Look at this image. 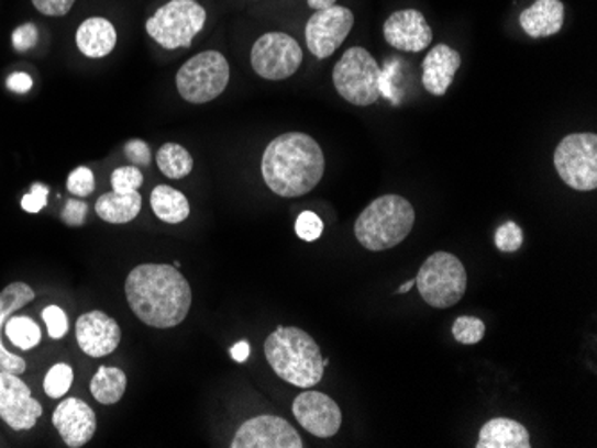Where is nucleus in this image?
<instances>
[{
	"mask_svg": "<svg viewBox=\"0 0 597 448\" xmlns=\"http://www.w3.org/2000/svg\"><path fill=\"white\" fill-rule=\"evenodd\" d=\"M125 296L134 315L156 329H170L187 318L191 288L174 265L147 262L125 279Z\"/></svg>",
	"mask_w": 597,
	"mask_h": 448,
	"instance_id": "1",
	"label": "nucleus"
},
{
	"mask_svg": "<svg viewBox=\"0 0 597 448\" xmlns=\"http://www.w3.org/2000/svg\"><path fill=\"white\" fill-rule=\"evenodd\" d=\"M324 168V153L310 134H281L263 153L265 184L285 199L310 193L321 182Z\"/></svg>",
	"mask_w": 597,
	"mask_h": 448,
	"instance_id": "2",
	"label": "nucleus"
},
{
	"mask_svg": "<svg viewBox=\"0 0 597 448\" xmlns=\"http://www.w3.org/2000/svg\"><path fill=\"white\" fill-rule=\"evenodd\" d=\"M265 358L277 377L297 388H313L324 377V358L316 339L299 327H277L265 341Z\"/></svg>",
	"mask_w": 597,
	"mask_h": 448,
	"instance_id": "3",
	"label": "nucleus"
},
{
	"mask_svg": "<svg viewBox=\"0 0 597 448\" xmlns=\"http://www.w3.org/2000/svg\"><path fill=\"white\" fill-rule=\"evenodd\" d=\"M416 224L413 205L399 195H383L362 211L354 224L358 244L373 253L401 245Z\"/></svg>",
	"mask_w": 597,
	"mask_h": 448,
	"instance_id": "4",
	"label": "nucleus"
},
{
	"mask_svg": "<svg viewBox=\"0 0 597 448\" xmlns=\"http://www.w3.org/2000/svg\"><path fill=\"white\" fill-rule=\"evenodd\" d=\"M417 288L425 304L447 310L458 304L467 291V270L464 262L450 253L431 254L417 273Z\"/></svg>",
	"mask_w": 597,
	"mask_h": 448,
	"instance_id": "5",
	"label": "nucleus"
},
{
	"mask_svg": "<svg viewBox=\"0 0 597 448\" xmlns=\"http://www.w3.org/2000/svg\"><path fill=\"white\" fill-rule=\"evenodd\" d=\"M382 70L364 47H351L333 68V85L339 96L353 105H373L382 97Z\"/></svg>",
	"mask_w": 597,
	"mask_h": 448,
	"instance_id": "6",
	"label": "nucleus"
},
{
	"mask_svg": "<svg viewBox=\"0 0 597 448\" xmlns=\"http://www.w3.org/2000/svg\"><path fill=\"white\" fill-rule=\"evenodd\" d=\"M230 76L228 59L217 51H206L179 68L176 76L177 91L191 104H206L222 96Z\"/></svg>",
	"mask_w": 597,
	"mask_h": 448,
	"instance_id": "7",
	"label": "nucleus"
},
{
	"mask_svg": "<svg viewBox=\"0 0 597 448\" xmlns=\"http://www.w3.org/2000/svg\"><path fill=\"white\" fill-rule=\"evenodd\" d=\"M206 11L196 0H173L147 20V33L163 48L190 47L202 31Z\"/></svg>",
	"mask_w": 597,
	"mask_h": 448,
	"instance_id": "8",
	"label": "nucleus"
},
{
	"mask_svg": "<svg viewBox=\"0 0 597 448\" xmlns=\"http://www.w3.org/2000/svg\"><path fill=\"white\" fill-rule=\"evenodd\" d=\"M554 168L560 179L576 191L597 188V136L574 133L565 136L554 150Z\"/></svg>",
	"mask_w": 597,
	"mask_h": 448,
	"instance_id": "9",
	"label": "nucleus"
},
{
	"mask_svg": "<svg viewBox=\"0 0 597 448\" xmlns=\"http://www.w3.org/2000/svg\"><path fill=\"white\" fill-rule=\"evenodd\" d=\"M254 72L268 81H283L299 70L302 63L301 45L287 33H267L253 45L251 53Z\"/></svg>",
	"mask_w": 597,
	"mask_h": 448,
	"instance_id": "10",
	"label": "nucleus"
},
{
	"mask_svg": "<svg viewBox=\"0 0 597 448\" xmlns=\"http://www.w3.org/2000/svg\"><path fill=\"white\" fill-rule=\"evenodd\" d=\"M354 25L353 11L344 5H331L316 11L307 24V44L319 59L330 58L350 36Z\"/></svg>",
	"mask_w": 597,
	"mask_h": 448,
	"instance_id": "11",
	"label": "nucleus"
},
{
	"mask_svg": "<svg viewBox=\"0 0 597 448\" xmlns=\"http://www.w3.org/2000/svg\"><path fill=\"white\" fill-rule=\"evenodd\" d=\"M233 448H302L301 436L287 419L279 416H254L240 425L234 434Z\"/></svg>",
	"mask_w": 597,
	"mask_h": 448,
	"instance_id": "12",
	"label": "nucleus"
},
{
	"mask_svg": "<svg viewBox=\"0 0 597 448\" xmlns=\"http://www.w3.org/2000/svg\"><path fill=\"white\" fill-rule=\"evenodd\" d=\"M44 410L31 396V390L16 373L0 370V418L11 429H33Z\"/></svg>",
	"mask_w": 597,
	"mask_h": 448,
	"instance_id": "13",
	"label": "nucleus"
},
{
	"mask_svg": "<svg viewBox=\"0 0 597 448\" xmlns=\"http://www.w3.org/2000/svg\"><path fill=\"white\" fill-rule=\"evenodd\" d=\"M302 429L317 438H333L342 427V411L331 396L321 391H302L291 405Z\"/></svg>",
	"mask_w": 597,
	"mask_h": 448,
	"instance_id": "14",
	"label": "nucleus"
},
{
	"mask_svg": "<svg viewBox=\"0 0 597 448\" xmlns=\"http://www.w3.org/2000/svg\"><path fill=\"white\" fill-rule=\"evenodd\" d=\"M76 338L87 356L104 358L108 354L115 352L122 338V331L115 320L102 311H90L77 320Z\"/></svg>",
	"mask_w": 597,
	"mask_h": 448,
	"instance_id": "15",
	"label": "nucleus"
},
{
	"mask_svg": "<svg viewBox=\"0 0 597 448\" xmlns=\"http://www.w3.org/2000/svg\"><path fill=\"white\" fill-rule=\"evenodd\" d=\"M383 36L394 48L405 53H421L430 47L433 31L421 11L401 10L388 16L383 25Z\"/></svg>",
	"mask_w": 597,
	"mask_h": 448,
	"instance_id": "16",
	"label": "nucleus"
},
{
	"mask_svg": "<svg viewBox=\"0 0 597 448\" xmlns=\"http://www.w3.org/2000/svg\"><path fill=\"white\" fill-rule=\"evenodd\" d=\"M53 424L65 445L79 448L87 445L97 429L96 413L81 399H67L54 410Z\"/></svg>",
	"mask_w": 597,
	"mask_h": 448,
	"instance_id": "17",
	"label": "nucleus"
},
{
	"mask_svg": "<svg viewBox=\"0 0 597 448\" xmlns=\"http://www.w3.org/2000/svg\"><path fill=\"white\" fill-rule=\"evenodd\" d=\"M462 58L458 51L450 45H435L422 61V85L425 91L435 97H444L453 85Z\"/></svg>",
	"mask_w": 597,
	"mask_h": 448,
	"instance_id": "18",
	"label": "nucleus"
},
{
	"mask_svg": "<svg viewBox=\"0 0 597 448\" xmlns=\"http://www.w3.org/2000/svg\"><path fill=\"white\" fill-rule=\"evenodd\" d=\"M34 301L33 288L27 287L25 282H11L0 291V370L5 372L20 373L25 372V361L15 354H11L2 344V331H4L8 316L15 315L16 311Z\"/></svg>",
	"mask_w": 597,
	"mask_h": 448,
	"instance_id": "19",
	"label": "nucleus"
},
{
	"mask_svg": "<svg viewBox=\"0 0 597 448\" xmlns=\"http://www.w3.org/2000/svg\"><path fill=\"white\" fill-rule=\"evenodd\" d=\"M565 8L562 0H537L522 11L519 24L531 38H548L564 27Z\"/></svg>",
	"mask_w": 597,
	"mask_h": 448,
	"instance_id": "20",
	"label": "nucleus"
},
{
	"mask_svg": "<svg viewBox=\"0 0 597 448\" xmlns=\"http://www.w3.org/2000/svg\"><path fill=\"white\" fill-rule=\"evenodd\" d=\"M530 433L517 419L493 418L479 430L476 448H530Z\"/></svg>",
	"mask_w": 597,
	"mask_h": 448,
	"instance_id": "21",
	"label": "nucleus"
},
{
	"mask_svg": "<svg viewBox=\"0 0 597 448\" xmlns=\"http://www.w3.org/2000/svg\"><path fill=\"white\" fill-rule=\"evenodd\" d=\"M76 42L79 51L88 58H104L115 48L117 31L110 20L93 16L79 25Z\"/></svg>",
	"mask_w": 597,
	"mask_h": 448,
	"instance_id": "22",
	"label": "nucleus"
},
{
	"mask_svg": "<svg viewBox=\"0 0 597 448\" xmlns=\"http://www.w3.org/2000/svg\"><path fill=\"white\" fill-rule=\"evenodd\" d=\"M140 210H142V195L139 191H131V193L110 191L99 197V201L96 202L97 215L110 224L133 222L139 216Z\"/></svg>",
	"mask_w": 597,
	"mask_h": 448,
	"instance_id": "23",
	"label": "nucleus"
},
{
	"mask_svg": "<svg viewBox=\"0 0 597 448\" xmlns=\"http://www.w3.org/2000/svg\"><path fill=\"white\" fill-rule=\"evenodd\" d=\"M151 205L154 215L167 224H181L190 215V202L187 197L165 184L154 188L151 193Z\"/></svg>",
	"mask_w": 597,
	"mask_h": 448,
	"instance_id": "24",
	"label": "nucleus"
},
{
	"mask_svg": "<svg viewBox=\"0 0 597 448\" xmlns=\"http://www.w3.org/2000/svg\"><path fill=\"white\" fill-rule=\"evenodd\" d=\"M128 388V377L120 368L101 367L91 379L90 391L93 399L110 405L120 402Z\"/></svg>",
	"mask_w": 597,
	"mask_h": 448,
	"instance_id": "25",
	"label": "nucleus"
},
{
	"mask_svg": "<svg viewBox=\"0 0 597 448\" xmlns=\"http://www.w3.org/2000/svg\"><path fill=\"white\" fill-rule=\"evenodd\" d=\"M158 168L170 179H183L191 172L194 159L187 148L177 144H165L158 150L156 156Z\"/></svg>",
	"mask_w": 597,
	"mask_h": 448,
	"instance_id": "26",
	"label": "nucleus"
},
{
	"mask_svg": "<svg viewBox=\"0 0 597 448\" xmlns=\"http://www.w3.org/2000/svg\"><path fill=\"white\" fill-rule=\"evenodd\" d=\"M4 327L11 344L19 347L20 350H31L42 339V331L30 316H15Z\"/></svg>",
	"mask_w": 597,
	"mask_h": 448,
	"instance_id": "27",
	"label": "nucleus"
},
{
	"mask_svg": "<svg viewBox=\"0 0 597 448\" xmlns=\"http://www.w3.org/2000/svg\"><path fill=\"white\" fill-rule=\"evenodd\" d=\"M74 382V370L67 362H58L45 376L44 390L51 399H62L67 395Z\"/></svg>",
	"mask_w": 597,
	"mask_h": 448,
	"instance_id": "28",
	"label": "nucleus"
},
{
	"mask_svg": "<svg viewBox=\"0 0 597 448\" xmlns=\"http://www.w3.org/2000/svg\"><path fill=\"white\" fill-rule=\"evenodd\" d=\"M487 327L476 316H458L453 324V338L462 345H476L485 338Z\"/></svg>",
	"mask_w": 597,
	"mask_h": 448,
	"instance_id": "29",
	"label": "nucleus"
},
{
	"mask_svg": "<svg viewBox=\"0 0 597 448\" xmlns=\"http://www.w3.org/2000/svg\"><path fill=\"white\" fill-rule=\"evenodd\" d=\"M142 184H144V173L136 167L117 168L115 172L111 173V187L117 193L139 191Z\"/></svg>",
	"mask_w": 597,
	"mask_h": 448,
	"instance_id": "30",
	"label": "nucleus"
},
{
	"mask_svg": "<svg viewBox=\"0 0 597 448\" xmlns=\"http://www.w3.org/2000/svg\"><path fill=\"white\" fill-rule=\"evenodd\" d=\"M524 242V233L516 222H507L496 231V247L501 253H517Z\"/></svg>",
	"mask_w": 597,
	"mask_h": 448,
	"instance_id": "31",
	"label": "nucleus"
},
{
	"mask_svg": "<svg viewBox=\"0 0 597 448\" xmlns=\"http://www.w3.org/2000/svg\"><path fill=\"white\" fill-rule=\"evenodd\" d=\"M324 233V222L313 211H302L297 216L296 234L305 242H317Z\"/></svg>",
	"mask_w": 597,
	"mask_h": 448,
	"instance_id": "32",
	"label": "nucleus"
},
{
	"mask_svg": "<svg viewBox=\"0 0 597 448\" xmlns=\"http://www.w3.org/2000/svg\"><path fill=\"white\" fill-rule=\"evenodd\" d=\"M67 188L73 195L88 197L96 190V177L90 168L79 167L68 176Z\"/></svg>",
	"mask_w": 597,
	"mask_h": 448,
	"instance_id": "33",
	"label": "nucleus"
},
{
	"mask_svg": "<svg viewBox=\"0 0 597 448\" xmlns=\"http://www.w3.org/2000/svg\"><path fill=\"white\" fill-rule=\"evenodd\" d=\"M45 325H47L48 336L53 339H62L68 333V318L65 311L58 305H48L42 313Z\"/></svg>",
	"mask_w": 597,
	"mask_h": 448,
	"instance_id": "34",
	"label": "nucleus"
},
{
	"mask_svg": "<svg viewBox=\"0 0 597 448\" xmlns=\"http://www.w3.org/2000/svg\"><path fill=\"white\" fill-rule=\"evenodd\" d=\"M38 42V30L34 24H24L16 27L15 33H13V47L19 53H25L36 45Z\"/></svg>",
	"mask_w": 597,
	"mask_h": 448,
	"instance_id": "35",
	"label": "nucleus"
},
{
	"mask_svg": "<svg viewBox=\"0 0 597 448\" xmlns=\"http://www.w3.org/2000/svg\"><path fill=\"white\" fill-rule=\"evenodd\" d=\"M48 188L44 184H33V191L22 199V210L27 213H40L47 205Z\"/></svg>",
	"mask_w": 597,
	"mask_h": 448,
	"instance_id": "36",
	"label": "nucleus"
},
{
	"mask_svg": "<svg viewBox=\"0 0 597 448\" xmlns=\"http://www.w3.org/2000/svg\"><path fill=\"white\" fill-rule=\"evenodd\" d=\"M76 0H33L34 8L47 16L67 15Z\"/></svg>",
	"mask_w": 597,
	"mask_h": 448,
	"instance_id": "37",
	"label": "nucleus"
},
{
	"mask_svg": "<svg viewBox=\"0 0 597 448\" xmlns=\"http://www.w3.org/2000/svg\"><path fill=\"white\" fill-rule=\"evenodd\" d=\"M87 215V202L68 201L67 205H65V210H63L62 219L65 224L73 225V227H79V225L85 224Z\"/></svg>",
	"mask_w": 597,
	"mask_h": 448,
	"instance_id": "38",
	"label": "nucleus"
},
{
	"mask_svg": "<svg viewBox=\"0 0 597 448\" xmlns=\"http://www.w3.org/2000/svg\"><path fill=\"white\" fill-rule=\"evenodd\" d=\"M125 156L131 159V163H134L136 167H148L151 163V150H148V145L142 139H131L125 144Z\"/></svg>",
	"mask_w": 597,
	"mask_h": 448,
	"instance_id": "39",
	"label": "nucleus"
},
{
	"mask_svg": "<svg viewBox=\"0 0 597 448\" xmlns=\"http://www.w3.org/2000/svg\"><path fill=\"white\" fill-rule=\"evenodd\" d=\"M5 85H8V88H10L11 91L24 96V93H27V91L31 90V87H33V79H31L27 74L16 72L11 74V76L8 77Z\"/></svg>",
	"mask_w": 597,
	"mask_h": 448,
	"instance_id": "40",
	"label": "nucleus"
},
{
	"mask_svg": "<svg viewBox=\"0 0 597 448\" xmlns=\"http://www.w3.org/2000/svg\"><path fill=\"white\" fill-rule=\"evenodd\" d=\"M231 356H233L234 361L245 362L251 356V345L247 341H240V344L234 345L231 348Z\"/></svg>",
	"mask_w": 597,
	"mask_h": 448,
	"instance_id": "41",
	"label": "nucleus"
},
{
	"mask_svg": "<svg viewBox=\"0 0 597 448\" xmlns=\"http://www.w3.org/2000/svg\"><path fill=\"white\" fill-rule=\"evenodd\" d=\"M336 0H308V5H310L313 11L328 10L331 5H335Z\"/></svg>",
	"mask_w": 597,
	"mask_h": 448,
	"instance_id": "42",
	"label": "nucleus"
},
{
	"mask_svg": "<svg viewBox=\"0 0 597 448\" xmlns=\"http://www.w3.org/2000/svg\"><path fill=\"white\" fill-rule=\"evenodd\" d=\"M413 287H416V279H411V281H408L407 284H402V287L399 288V293H408V291H410Z\"/></svg>",
	"mask_w": 597,
	"mask_h": 448,
	"instance_id": "43",
	"label": "nucleus"
}]
</instances>
